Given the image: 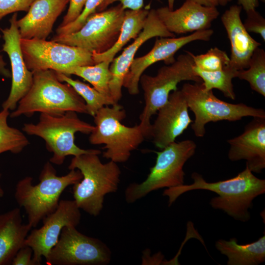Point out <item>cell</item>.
I'll return each instance as SVG.
<instances>
[{"instance_id": "obj_1", "label": "cell", "mask_w": 265, "mask_h": 265, "mask_svg": "<svg viewBox=\"0 0 265 265\" xmlns=\"http://www.w3.org/2000/svg\"><path fill=\"white\" fill-rule=\"evenodd\" d=\"M191 177L192 184L164 190L163 195L168 198L169 206L187 191L209 190L217 194L210 202L212 208L224 211L236 220L245 222L250 218L249 209L252 207L253 200L265 192V180L256 177L247 165L236 176L226 180L208 182L197 172L192 173Z\"/></svg>"}, {"instance_id": "obj_2", "label": "cell", "mask_w": 265, "mask_h": 265, "mask_svg": "<svg viewBox=\"0 0 265 265\" xmlns=\"http://www.w3.org/2000/svg\"><path fill=\"white\" fill-rule=\"evenodd\" d=\"M101 153L98 150L74 157L68 166L69 170H79L82 175V179L73 185L74 200L80 209L93 216L101 212L105 196L117 191L121 173L117 163H102L98 156Z\"/></svg>"}, {"instance_id": "obj_3", "label": "cell", "mask_w": 265, "mask_h": 265, "mask_svg": "<svg viewBox=\"0 0 265 265\" xmlns=\"http://www.w3.org/2000/svg\"><path fill=\"white\" fill-rule=\"evenodd\" d=\"M33 73L32 85L10 114L12 118L36 112L60 116L69 111L88 114L83 99L68 84L61 83L52 70Z\"/></svg>"}, {"instance_id": "obj_4", "label": "cell", "mask_w": 265, "mask_h": 265, "mask_svg": "<svg viewBox=\"0 0 265 265\" xmlns=\"http://www.w3.org/2000/svg\"><path fill=\"white\" fill-rule=\"evenodd\" d=\"M82 175L78 169L70 170L64 176H59L50 161L47 162L40 173L39 183H32L31 177H26L16 185L15 199L27 215L28 223L36 228L39 223L58 207L59 198L67 187L80 182Z\"/></svg>"}, {"instance_id": "obj_5", "label": "cell", "mask_w": 265, "mask_h": 265, "mask_svg": "<svg viewBox=\"0 0 265 265\" xmlns=\"http://www.w3.org/2000/svg\"><path fill=\"white\" fill-rule=\"evenodd\" d=\"M126 116L118 103L103 107L93 116L95 126L89 138L93 145L104 144L103 157L117 163L127 161L146 138L139 124L128 127L122 123Z\"/></svg>"}, {"instance_id": "obj_6", "label": "cell", "mask_w": 265, "mask_h": 265, "mask_svg": "<svg viewBox=\"0 0 265 265\" xmlns=\"http://www.w3.org/2000/svg\"><path fill=\"white\" fill-rule=\"evenodd\" d=\"M186 52L171 64L160 67L156 75L143 74L140 78L145 105L139 116V124L146 138H151V117L166 103L170 94L178 89V84L185 80L202 82L193 69L195 65L190 52Z\"/></svg>"}, {"instance_id": "obj_7", "label": "cell", "mask_w": 265, "mask_h": 265, "mask_svg": "<svg viewBox=\"0 0 265 265\" xmlns=\"http://www.w3.org/2000/svg\"><path fill=\"white\" fill-rule=\"evenodd\" d=\"M197 145L192 140L175 141L160 151L155 152V165L146 179L140 183H132L126 187L125 199L129 204L134 203L152 191L184 184L186 162L195 154Z\"/></svg>"}, {"instance_id": "obj_8", "label": "cell", "mask_w": 265, "mask_h": 265, "mask_svg": "<svg viewBox=\"0 0 265 265\" xmlns=\"http://www.w3.org/2000/svg\"><path fill=\"white\" fill-rule=\"evenodd\" d=\"M94 128V126L80 120L77 112L69 111L60 116L41 113L37 124H25L22 129L28 134L43 139L48 150L53 154L49 161L59 165L68 156L77 157L98 150L83 149L75 143L76 132L90 134Z\"/></svg>"}, {"instance_id": "obj_9", "label": "cell", "mask_w": 265, "mask_h": 265, "mask_svg": "<svg viewBox=\"0 0 265 265\" xmlns=\"http://www.w3.org/2000/svg\"><path fill=\"white\" fill-rule=\"evenodd\" d=\"M181 90L188 108L194 114L195 119L191 126L197 137L205 135V126L211 122H234L247 116L265 118V111L263 108L222 101L213 94L212 90H206L202 82L186 83Z\"/></svg>"}, {"instance_id": "obj_10", "label": "cell", "mask_w": 265, "mask_h": 265, "mask_svg": "<svg viewBox=\"0 0 265 265\" xmlns=\"http://www.w3.org/2000/svg\"><path fill=\"white\" fill-rule=\"evenodd\" d=\"M125 9L120 3L107 10L91 15L75 32L56 35L52 41L102 53L111 48L118 38Z\"/></svg>"}, {"instance_id": "obj_11", "label": "cell", "mask_w": 265, "mask_h": 265, "mask_svg": "<svg viewBox=\"0 0 265 265\" xmlns=\"http://www.w3.org/2000/svg\"><path fill=\"white\" fill-rule=\"evenodd\" d=\"M21 47L26 67L31 72L52 70L63 74L73 67L95 64L90 51L52 40L21 38Z\"/></svg>"}, {"instance_id": "obj_12", "label": "cell", "mask_w": 265, "mask_h": 265, "mask_svg": "<svg viewBox=\"0 0 265 265\" xmlns=\"http://www.w3.org/2000/svg\"><path fill=\"white\" fill-rule=\"evenodd\" d=\"M111 252L101 240L85 235L68 225L45 258L48 265H106Z\"/></svg>"}, {"instance_id": "obj_13", "label": "cell", "mask_w": 265, "mask_h": 265, "mask_svg": "<svg viewBox=\"0 0 265 265\" xmlns=\"http://www.w3.org/2000/svg\"><path fill=\"white\" fill-rule=\"evenodd\" d=\"M81 216L80 209L74 200L59 201L55 211L42 220V226L32 230L26 238L25 245L32 248L35 265H41L42 257H47L57 242L62 228L68 225L77 227Z\"/></svg>"}, {"instance_id": "obj_14", "label": "cell", "mask_w": 265, "mask_h": 265, "mask_svg": "<svg viewBox=\"0 0 265 265\" xmlns=\"http://www.w3.org/2000/svg\"><path fill=\"white\" fill-rule=\"evenodd\" d=\"M213 34V30L210 28L180 37H157L149 53L133 59L125 77L123 87L130 94H138L140 78L147 68L160 61H164L166 65L171 64L175 60V54L182 48L195 41H208Z\"/></svg>"}, {"instance_id": "obj_15", "label": "cell", "mask_w": 265, "mask_h": 265, "mask_svg": "<svg viewBox=\"0 0 265 265\" xmlns=\"http://www.w3.org/2000/svg\"><path fill=\"white\" fill-rule=\"evenodd\" d=\"M9 21V27L1 29L4 40L1 51L7 54L10 61L12 84L9 96L2 107L3 109L13 110L30 89L33 73L27 68L23 57L21 38L17 24V14L14 13Z\"/></svg>"}, {"instance_id": "obj_16", "label": "cell", "mask_w": 265, "mask_h": 265, "mask_svg": "<svg viewBox=\"0 0 265 265\" xmlns=\"http://www.w3.org/2000/svg\"><path fill=\"white\" fill-rule=\"evenodd\" d=\"M173 37H175V34L167 29L159 18L156 9H150L142 31L121 54L114 58L110 64L111 78L109 87L111 97L115 103H118L122 98L125 77L138 49L152 38Z\"/></svg>"}, {"instance_id": "obj_17", "label": "cell", "mask_w": 265, "mask_h": 265, "mask_svg": "<svg viewBox=\"0 0 265 265\" xmlns=\"http://www.w3.org/2000/svg\"><path fill=\"white\" fill-rule=\"evenodd\" d=\"M188 107L181 90L172 92L166 103L157 111L151 125V138L161 150L175 141L192 122Z\"/></svg>"}, {"instance_id": "obj_18", "label": "cell", "mask_w": 265, "mask_h": 265, "mask_svg": "<svg viewBox=\"0 0 265 265\" xmlns=\"http://www.w3.org/2000/svg\"><path fill=\"white\" fill-rule=\"evenodd\" d=\"M156 10L167 29L177 34L210 29L220 14L216 7L205 6L190 0H185L176 10L164 6Z\"/></svg>"}, {"instance_id": "obj_19", "label": "cell", "mask_w": 265, "mask_h": 265, "mask_svg": "<svg viewBox=\"0 0 265 265\" xmlns=\"http://www.w3.org/2000/svg\"><path fill=\"white\" fill-rule=\"evenodd\" d=\"M227 142L230 160H245L246 165L253 173H260L265 169V118H254L242 133Z\"/></svg>"}, {"instance_id": "obj_20", "label": "cell", "mask_w": 265, "mask_h": 265, "mask_svg": "<svg viewBox=\"0 0 265 265\" xmlns=\"http://www.w3.org/2000/svg\"><path fill=\"white\" fill-rule=\"evenodd\" d=\"M242 7L231 6L221 17L231 46L229 66L236 71L248 68L254 51L261 45L249 34L240 17Z\"/></svg>"}, {"instance_id": "obj_21", "label": "cell", "mask_w": 265, "mask_h": 265, "mask_svg": "<svg viewBox=\"0 0 265 265\" xmlns=\"http://www.w3.org/2000/svg\"><path fill=\"white\" fill-rule=\"evenodd\" d=\"M69 0H35L27 13L17 20L22 39L46 40Z\"/></svg>"}, {"instance_id": "obj_22", "label": "cell", "mask_w": 265, "mask_h": 265, "mask_svg": "<svg viewBox=\"0 0 265 265\" xmlns=\"http://www.w3.org/2000/svg\"><path fill=\"white\" fill-rule=\"evenodd\" d=\"M32 227L23 223L19 208L0 214V265H11Z\"/></svg>"}, {"instance_id": "obj_23", "label": "cell", "mask_w": 265, "mask_h": 265, "mask_svg": "<svg viewBox=\"0 0 265 265\" xmlns=\"http://www.w3.org/2000/svg\"><path fill=\"white\" fill-rule=\"evenodd\" d=\"M216 248L228 258V265H257L265 261V236L246 244H239L236 238L219 239Z\"/></svg>"}, {"instance_id": "obj_24", "label": "cell", "mask_w": 265, "mask_h": 265, "mask_svg": "<svg viewBox=\"0 0 265 265\" xmlns=\"http://www.w3.org/2000/svg\"><path fill=\"white\" fill-rule=\"evenodd\" d=\"M150 9V4L138 10L126 9L117 40L111 48L105 52L99 53H92L95 63L103 61L111 63L123 47L131 39H134L142 31Z\"/></svg>"}, {"instance_id": "obj_25", "label": "cell", "mask_w": 265, "mask_h": 265, "mask_svg": "<svg viewBox=\"0 0 265 265\" xmlns=\"http://www.w3.org/2000/svg\"><path fill=\"white\" fill-rule=\"evenodd\" d=\"M110 63L103 61L92 65L77 66L67 69L63 74L75 75L82 78L101 94L112 99L109 87L111 78L109 69Z\"/></svg>"}, {"instance_id": "obj_26", "label": "cell", "mask_w": 265, "mask_h": 265, "mask_svg": "<svg viewBox=\"0 0 265 265\" xmlns=\"http://www.w3.org/2000/svg\"><path fill=\"white\" fill-rule=\"evenodd\" d=\"M193 69L201 78L206 90L216 89L220 91L225 97L233 100L236 99L232 80L236 78L237 71L229 66L221 70L213 72L202 70L195 65Z\"/></svg>"}, {"instance_id": "obj_27", "label": "cell", "mask_w": 265, "mask_h": 265, "mask_svg": "<svg viewBox=\"0 0 265 265\" xmlns=\"http://www.w3.org/2000/svg\"><path fill=\"white\" fill-rule=\"evenodd\" d=\"M56 74L60 81L69 84L83 99L86 106L88 114L93 117L103 107L116 104L111 98L104 96L94 87L78 80H74L69 76L62 73L56 72Z\"/></svg>"}, {"instance_id": "obj_28", "label": "cell", "mask_w": 265, "mask_h": 265, "mask_svg": "<svg viewBox=\"0 0 265 265\" xmlns=\"http://www.w3.org/2000/svg\"><path fill=\"white\" fill-rule=\"evenodd\" d=\"M236 78L247 81L252 90L265 97V51L260 47L253 53L247 68L237 71Z\"/></svg>"}, {"instance_id": "obj_29", "label": "cell", "mask_w": 265, "mask_h": 265, "mask_svg": "<svg viewBox=\"0 0 265 265\" xmlns=\"http://www.w3.org/2000/svg\"><path fill=\"white\" fill-rule=\"evenodd\" d=\"M9 115L8 109H3L0 112V154L7 151L18 154L29 143L23 132L8 125Z\"/></svg>"}, {"instance_id": "obj_30", "label": "cell", "mask_w": 265, "mask_h": 265, "mask_svg": "<svg viewBox=\"0 0 265 265\" xmlns=\"http://www.w3.org/2000/svg\"><path fill=\"white\" fill-rule=\"evenodd\" d=\"M195 66L200 69L208 72H213L223 69L229 65L230 57L226 52L214 47L206 53L195 55L190 52Z\"/></svg>"}, {"instance_id": "obj_31", "label": "cell", "mask_w": 265, "mask_h": 265, "mask_svg": "<svg viewBox=\"0 0 265 265\" xmlns=\"http://www.w3.org/2000/svg\"><path fill=\"white\" fill-rule=\"evenodd\" d=\"M101 0H87L79 16L73 22L56 29V35L71 34L79 30L84 24L87 18L96 12Z\"/></svg>"}, {"instance_id": "obj_32", "label": "cell", "mask_w": 265, "mask_h": 265, "mask_svg": "<svg viewBox=\"0 0 265 265\" xmlns=\"http://www.w3.org/2000/svg\"><path fill=\"white\" fill-rule=\"evenodd\" d=\"M246 18L243 26L248 32H254L260 35L265 41V19L256 9L246 12Z\"/></svg>"}, {"instance_id": "obj_33", "label": "cell", "mask_w": 265, "mask_h": 265, "mask_svg": "<svg viewBox=\"0 0 265 265\" xmlns=\"http://www.w3.org/2000/svg\"><path fill=\"white\" fill-rule=\"evenodd\" d=\"M35 0H0V20L9 14L28 11Z\"/></svg>"}, {"instance_id": "obj_34", "label": "cell", "mask_w": 265, "mask_h": 265, "mask_svg": "<svg viewBox=\"0 0 265 265\" xmlns=\"http://www.w3.org/2000/svg\"><path fill=\"white\" fill-rule=\"evenodd\" d=\"M87 0H69V6L59 26H65L75 21L82 12Z\"/></svg>"}, {"instance_id": "obj_35", "label": "cell", "mask_w": 265, "mask_h": 265, "mask_svg": "<svg viewBox=\"0 0 265 265\" xmlns=\"http://www.w3.org/2000/svg\"><path fill=\"white\" fill-rule=\"evenodd\" d=\"M116 1H119L125 9L136 10L142 8L144 6V0H101L96 11L105 10L108 6Z\"/></svg>"}, {"instance_id": "obj_36", "label": "cell", "mask_w": 265, "mask_h": 265, "mask_svg": "<svg viewBox=\"0 0 265 265\" xmlns=\"http://www.w3.org/2000/svg\"><path fill=\"white\" fill-rule=\"evenodd\" d=\"M33 250L32 248L25 245L18 251L13 258L12 265H35L33 260Z\"/></svg>"}, {"instance_id": "obj_37", "label": "cell", "mask_w": 265, "mask_h": 265, "mask_svg": "<svg viewBox=\"0 0 265 265\" xmlns=\"http://www.w3.org/2000/svg\"><path fill=\"white\" fill-rule=\"evenodd\" d=\"M150 250L147 249L143 252L142 265H165L164 261V256L161 252L150 256Z\"/></svg>"}, {"instance_id": "obj_38", "label": "cell", "mask_w": 265, "mask_h": 265, "mask_svg": "<svg viewBox=\"0 0 265 265\" xmlns=\"http://www.w3.org/2000/svg\"><path fill=\"white\" fill-rule=\"evenodd\" d=\"M238 4L240 5L245 12H247L256 9L259 6V2L258 0H238Z\"/></svg>"}, {"instance_id": "obj_39", "label": "cell", "mask_w": 265, "mask_h": 265, "mask_svg": "<svg viewBox=\"0 0 265 265\" xmlns=\"http://www.w3.org/2000/svg\"><path fill=\"white\" fill-rule=\"evenodd\" d=\"M0 50V75L5 78L11 77V73L6 68V63L5 62Z\"/></svg>"}, {"instance_id": "obj_40", "label": "cell", "mask_w": 265, "mask_h": 265, "mask_svg": "<svg viewBox=\"0 0 265 265\" xmlns=\"http://www.w3.org/2000/svg\"><path fill=\"white\" fill-rule=\"evenodd\" d=\"M205 6L217 7L218 5L216 0H190Z\"/></svg>"}, {"instance_id": "obj_41", "label": "cell", "mask_w": 265, "mask_h": 265, "mask_svg": "<svg viewBox=\"0 0 265 265\" xmlns=\"http://www.w3.org/2000/svg\"><path fill=\"white\" fill-rule=\"evenodd\" d=\"M218 5L222 6H226L228 3L230 2L232 0H216Z\"/></svg>"}, {"instance_id": "obj_42", "label": "cell", "mask_w": 265, "mask_h": 265, "mask_svg": "<svg viewBox=\"0 0 265 265\" xmlns=\"http://www.w3.org/2000/svg\"><path fill=\"white\" fill-rule=\"evenodd\" d=\"M175 0H167L168 6L167 7L170 10L174 9V5Z\"/></svg>"}, {"instance_id": "obj_43", "label": "cell", "mask_w": 265, "mask_h": 265, "mask_svg": "<svg viewBox=\"0 0 265 265\" xmlns=\"http://www.w3.org/2000/svg\"><path fill=\"white\" fill-rule=\"evenodd\" d=\"M1 175L0 174V178ZM4 195V191L2 187L0 186V198L2 197Z\"/></svg>"}, {"instance_id": "obj_44", "label": "cell", "mask_w": 265, "mask_h": 265, "mask_svg": "<svg viewBox=\"0 0 265 265\" xmlns=\"http://www.w3.org/2000/svg\"><path fill=\"white\" fill-rule=\"evenodd\" d=\"M262 2H265V0H260Z\"/></svg>"}, {"instance_id": "obj_45", "label": "cell", "mask_w": 265, "mask_h": 265, "mask_svg": "<svg viewBox=\"0 0 265 265\" xmlns=\"http://www.w3.org/2000/svg\"><path fill=\"white\" fill-rule=\"evenodd\" d=\"M1 35L0 34V38H1Z\"/></svg>"}]
</instances>
